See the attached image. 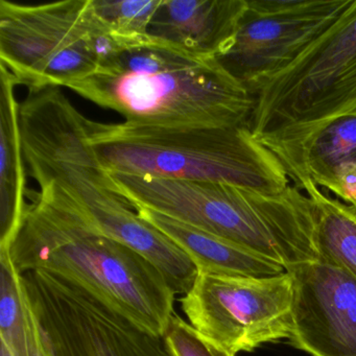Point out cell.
Masks as SVG:
<instances>
[{"instance_id":"cell-1","label":"cell","mask_w":356,"mask_h":356,"mask_svg":"<svg viewBox=\"0 0 356 356\" xmlns=\"http://www.w3.org/2000/svg\"><path fill=\"white\" fill-rule=\"evenodd\" d=\"M22 227L10 248L18 273H49L143 330L164 337L176 293L161 270L102 232L55 193L30 191Z\"/></svg>"},{"instance_id":"cell-2","label":"cell","mask_w":356,"mask_h":356,"mask_svg":"<svg viewBox=\"0 0 356 356\" xmlns=\"http://www.w3.org/2000/svg\"><path fill=\"white\" fill-rule=\"evenodd\" d=\"M68 88L124 122L165 127H249L252 95L218 58L200 57L152 37L122 49Z\"/></svg>"},{"instance_id":"cell-3","label":"cell","mask_w":356,"mask_h":356,"mask_svg":"<svg viewBox=\"0 0 356 356\" xmlns=\"http://www.w3.org/2000/svg\"><path fill=\"white\" fill-rule=\"evenodd\" d=\"M111 176L134 208L153 210L232 241L286 272L318 261L314 206L296 185L266 193L227 183Z\"/></svg>"},{"instance_id":"cell-4","label":"cell","mask_w":356,"mask_h":356,"mask_svg":"<svg viewBox=\"0 0 356 356\" xmlns=\"http://www.w3.org/2000/svg\"><path fill=\"white\" fill-rule=\"evenodd\" d=\"M87 139L110 174L220 182L266 193L289 186L278 158L249 127H165L88 120Z\"/></svg>"},{"instance_id":"cell-5","label":"cell","mask_w":356,"mask_h":356,"mask_svg":"<svg viewBox=\"0 0 356 356\" xmlns=\"http://www.w3.org/2000/svg\"><path fill=\"white\" fill-rule=\"evenodd\" d=\"M120 51L92 0L43 5L0 1V64L28 90L68 88Z\"/></svg>"},{"instance_id":"cell-6","label":"cell","mask_w":356,"mask_h":356,"mask_svg":"<svg viewBox=\"0 0 356 356\" xmlns=\"http://www.w3.org/2000/svg\"><path fill=\"white\" fill-rule=\"evenodd\" d=\"M356 111V5L297 61L254 95L258 140L289 138Z\"/></svg>"},{"instance_id":"cell-7","label":"cell","mask_w":356,"mask_h":356,"mask_svg":"<svg viewBox=\"0 0 356 356\" xmlns=\"http://www.w3.org/2000/svg\"><path fill=\"white\" fill-rule=\"evenodd\" d=\"M47 356H174L156 337L42 270L22 275Z\"/></svg>"},{"instance_id":"cell-8","label":"cell","mask_w":356,"mask_h":356,"mask_svg":"<svg viewBox=\"0 0 356 356\" xmlns=\"http://www.w3.org/2000/svg\"><path fill=\"white\" fill-rule=\"evenodd\" d=\"M293 299L287 272L266 278L197 272L181 305L195 330L236 354L289 339Z\"/></svg>"},{"instance_id":"cell-9","label":"cell","mask_w":356,"mask_h":356,"mask_svg":"<svg viewBox=\"0 0 356 356\" xmlns=\"http://www.w3.org/2000/svg\"><path fill=\"white\" fill-rule=\"evenodd\" d=\"M355 5L356 0H247L234 43L218 61L255 95Z\"/></svg>"},{"instance_id":"cell-10","label":"cell","mask_w":356,"mask_h":356,"mask_svg":"<svg viewBox=\"0 0 356 356\" xmlns=\"http://www.w3.org/2000/svg\"><path fill=\"white\" fill-rule=\"evenodd\" d=\"M293 278V347L312 356H356V278L320 261L287 270Z\"/></svg>"},{"instance_id":"cell-11","label":"cell","mask_w":356,"mask_h":356,"mask_svg":"<svg viewBox=\"0 0 356 356\" xmlns=\"http://www.w3.org/2000/svg\"><path fill=\"white\" fill-rule=\"evenodd\" d=\"M259 141L278 158L293 182L307 179L356 207V111L297 136Z\"/></svg>"},{"instance_id":"cell-12","label":"cell","mask_w":356,"mask_h":356,"mask_svg":"<svg viewBox=\"0 0 356 356\" xmlns=\"http://www.w3.org/2000/svg\"><path fill=\"white\" fill-rule=\"evenodd\" d=\"M247 0H162L149 35L200 57L220 58L232 47Z\"/></svg>"},{"instance_id":"cell-13","label":"cell","mask_w":356,"mask_h":356,"mask_svg":"<svg viewBox=\"0 0 356 356\" xmlns=\"http://www.w3.org/2000/svg\"><path fill=\"white\" fill-rule=\"evenodd\" d=\"M18 82L0 64V250L10 249L28 208V172L20 133Z\"/></svg>"},{"instance_id":"cell-14","label":"cell","mask_w":356,"mask_h":356,"mask_svg":"<svg viewBox=\"0 0 356 356\" xmlns=\"http://www.w3.org/2000/svg\"><path fill=\"white\" fill-rule=\"evenodd\" d=\"M140 218L177 243L197 266V272L233 276H278L283 266L237 243L147 208L135 207Z\"/></svg>"},{"instance_id":"cell-15","label":"cell","mask_w":356,"mask_h":356,"mask_svg":"<svg viewBox=\"0 0 356 356\" xmlns=\"http://www.w3.org/2000/svg\"><path fill=\"white\" fill-rule=\"evenodd\" d=\"M295 185L306 191L314 206L318 261L341 268L356 278L355 210L325 195L307 179L298 181Z\"/></svg>"},{"instance_id":"cell-16","label":"cell","mask_w":356,"mask_h":356,"mask_svg":"<svg viewBox=\"0 0 356 356\" xmlns=\"http://www.w3.org/2000/svg\"><path fill=\"white\" fill-rule=\"evenodd\" d=\"M162 0H92L93 8L120 49L152 38L149 28Z\"/></svg>"},{"instance_id":"cell-17","label":"cell","mask_w":356,"mask_h":356,"mask_svg":"<svg viewBox=\"0 0 356 356\" xmlns=\"http://www.w3.org/2000/svg\"><path fill=\"white\" fill-rule=\"evenodd\" d=\"M0 341L7 343L13 356H29L22 275L10 249L0 250Z\"/></svg>"},{"instance_id":"cell-18","label":"cell","mask_w":356,"mask_h":356,"mask_svg":"<svg viewBox=\"0 0 356 356\" xmlns=\"http://www.w3.org/2000/svg\"><path fill=\"white\" fill-rule=\"evenodd\" d=\"M163 337L174 356H235L175 314Z\"/></svg>"},{"instance_id":"cell-19","label":"cell","mask_w":356,"mask_h":356,"mask_svg":"<svg viewBox=\"0 0 356 356\" xmlns=\"http://www.w3.org/2000/svg\"><path fill=\"white\" fill-rule=\"evenodd\" d=\"M24 300H26V335H28L29 356H47L44 346H43L42 337H41L40 329H39L36 316H35L32 306H31L30 301H29L28 297H26L24 289Z\"/></svg>"},{"instance_id":"cell-20","label":"cell","mask_w":356,"mask_h":356,"mask_svg":"<svg viewBox=\"0 0 356 356\" xmlns=\"http://www.w3.org/2000/svg\"><path fill=\"white\" fill-rule=\"evenodd\" d=\"M0 356H13L10 348L5 341H0Z\"/></svg>"},{"instance_id":"cell-21","label":"cell","mask_w":356,"mask_h":356,"mask_svg":"<svg viewBox=\"0 0 356 356\" xmlns=\"http://www.w3.org/2000/svg\"><path fill=\"white\" fill-rule=\"evenodd\" d=\"M354 210H355V212H356V207L355 208H353Z\"/></svg>"}]
</instances>
